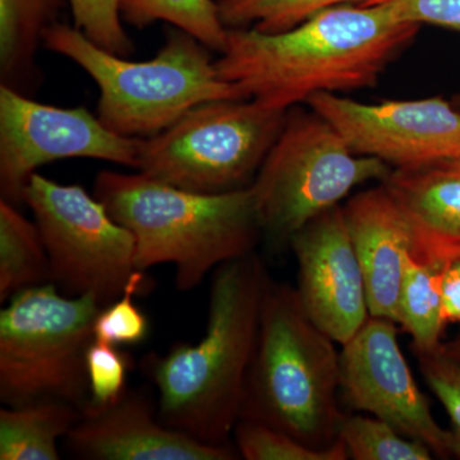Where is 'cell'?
<instances>
[{"instance_id": "6da1fadb", "label": "cell", "mask_w": 460, "mask_h": 460, "mask_svg": "<svg viewBox=\"0 0 460 460\" xmlns=\"http://www.w3.org/2000/svg\"><path fill=\"white\" fill-rule=\"evenodd\" d=\"M419 29L380 4L338 5L284 32L228 29L215 66L244 99L290 109L316 93L375 86Z\"/></svg>"}, {"instance_id": "7a4b0ae2", "label": "cell", "mask_w": 460, "mask_h": 460, "mask_svg": "<svg viewBox=\"0 0 460 460\" xmlns=\"http://www.w3.org/2000/svg\"><path fill=\"white\" fill-rule=\"evenodd\" d=\"M270 283L256 252L224 262L211 279L204 337L142 359L164 425L202 443L230 444L241 419Z\"/></svg>"}, {"instance_id": "3957f363", "label": "cell", "mask_w": 460, "mask_h": 460, "mask_svg": "<svg viewBox=\"0 0 460 460\" xmlns=\"http://www.w3.org/2000/svg\"><path fill=\"white\" fill-rule=\"evenodd\" d=\"M93 196L132 233L138 270L172 263L180 292L201 286L224 262L255 252L262 238L251 186L208 195L141 172L102 171Z\"/></svg>"}, {"instance_id": "277c9868", "label": "cell", "mask_w": 460, "mask_h": 460, "mask_svg": "<svg viewBox=\"0 0 460 460\" xmlns=\"http://www.w3.org/2000/svg\"><path fill=\"white\" fill-rule=\"evenodd\" d=\"M341 401L337 343L305 314L296 288L271 280L239 420L326 449L339 440Z\"/></svg>"}, {"instance_id": "5b68a950", "label": "cell", "mask_w": 460, "mask_h": 460, "mask_svg": "<svg viewBox=\"0 0 460 460\" xmlns=\"http://www.w3.org/2000/svg\"><path fill=\"white\" fill-rule=\"evenodd\" d=\"M44 48L72 60L95 81L96 115L126 137H153L202 102L244 99L217 74L213 50L174 26L166 30L156 56L144 62L109 53L62 22L45 33Z\"/></svg>"}, {"instance_id": "8992f818", "label": "cell", "mask_w": 460, "mask_h": 460, "mask_svg": "<svg viewBox=\"0 0 460 460\" xmlns=\"http://www.w3.org/2000/svg\"><path fill=\"white\" fill-rule=\"evenodd\" d=\"M93 296H68L53 283L16 293L0 313V399L9 407L90 402L86 354L102 310Z\"/></svg>"}, {"instance_id": "52a82bcc", "label": "cell", "mask_w": 460, "mask_h": 460, "mask_svg": "<svg viewBox=\"0 0 460 460\" xmlns=\"http://www.w3.org/2000/svg\"><path fill=\"white\" fill-rule=\"evenodd\" d=\"M393 168L359 155L316 111L296 105L251 184L262 237L271 247L290 239L314 217L341 205L356 187L383 181Z\"/></svg>"}, {"instance_id": "ba28073f", "label": "cell", "mask_w": 460, "mask_h": 460, "mask_svg": "<svg viewBox=\"0 0 460 460\" xmlns=\"http://www.w3.org/2000/svg\"><path fill=\"white\" fill-rule=\"evenodd\" d=\"M288 111L248 99L202 102L165 131L141 138L137 171L196 193L248 189Z\"/></svg>"}, {"instance_id": "9c48e42d", "label": "cell", "mask_w": 460, "mask_h": 460, "mask_svg": "<svg viewBox=\"0 0 460 460\" xmlns=\"http://www.w3.org/2000/svg\"><path fill=\"white\" fill-rule=\"evenodd\" d=\"M49 259L50 283L68 296H93L102 307L119 298L136 266L132 233L78 184L35 172L23 190Z\"/></svg>"}, {"instance_id": "30bf717a", "label": "cell", "mask_w": 460, "mask_h": 460, "mask_svg": "<svg viewBox=\"0 0 460 460\" xmlns=\"http://www.w3.org/2000/svg\"><path fill=\"white\" fill-rule=\"evenodd\" d=\"M141 138L118 135L84 107L41 104L0 86V193L23 204L39 168L63 159H95L137 169Z\"/></svg>"}, {"instance_id": "8fae6325", "label": "cell", "mask_w": 460, "mask_h": 460, "mask_svg": "<svg viewBox=\"0 0 460 460\" xmlns=\"http://www.w3.org/2000/svg\"><path fill=\"white\" fill-rule=\"evenodd\" d=\"M305 104L325 118L359 155L393 169L460 160V111L441 98L366 104L320 93Z\"/></svg>"}, {"instance_id": "7c38bea8", "label": "cell", "mask_w": 460, "mask_h": 460, "mask_svg": "<svg viewBox=\"0 0 460 460\" xmlns=\"http://www.w3.org/2000/svg\"><path fill=\"white\" fill-rule=\"evenodd\" d=\"M398 323L371 316L341 352V398L354 411L386 420L425 444L434 456H454L450 429L436 420L399 344Z\"/></svg>"}, {"instance_id": "4fadbf2b", "label": "cell", "mask_w": 460, "mask_h": 460, "mask_svg": "<svg viewBox=\"0 0 460 460\" xmlns=\"http://www.w3.org/2000/svg\"><path fill=\"white\" fill-rule=\"evenodd\" d=\"M289 247L298 265L296 290L305 314L335 343L347 344L371 314L343 205L305 224Z\"/></svg>"}, {"instance_id": "5bb4252c", "label": "cell", "mask_w": 460, "mask_h": 460, "mask_svg": "<svg viewBox=\"0 0 460 460\" xmlns=\"http://www.w3.org/2000/svg\"><path fill=\"white\" fill-rule=\"evenodd\" d=\"M69 452L93 460H235L233 445H211L169 428L145 390L127 389L105 405L87 402L65 438Z\"/></svg>"}, {"instance_id": "9a60e30c", "label": "cell", "mask_w": 460, "mask_h": 460, "mask_svg": "<svg viewBox=\"0 0 460 460\" xmlns=\"http://www.w3.org/2000/svg\"><path fill=\"white\" fill-rule=\"evenodd\" d=\"M343 211L365 277L371 316L396 323L405 257L413 248L407 217L384 183L352 196Z\"/></svg>"}, {"instance_id": "2e32d148", "label": "cell", "mask_w": 460, "mask_h": 460, "mask_svg": "<svg viewBox=\"0 0 460 460\" xmlns=\"http://www.w3.org/2000/svg\"><path fill=\"white\" fill-rule=\"evenodd\" d=\"M381 183L407 217L417 259L438 269L460 260V160L393 169Z\"/></svg>"}, {"instance_id": "e0dca14e", "label": "cell", "mask_w": 460, "mask_h": 460, "mask_svg": "<svg viewBox=\"0 0 460 460\" xmlns=\"http://www.w3.org/2000/svg\"><path fill=\"white\" fill-rule=\"evenodd\" d=\"M68 0H0V86L30 96L41 81L38 54Z\"/></svg>"}, {"instance_id": "ac0fdd59", "label": "cell", "mask_w": 460, "mask_h": 460, "mask_svg": "<svg viewBox=\"0 0 460 460\" xmlns=\"http://www.w3.org/2000/svg\"><path fill=\"white\" fill-rule=\"evenodd\" d=\"M81 411L65 402L41 401L0 410V459L59 460L65 440Z\"/></svg>"}, {"instance_id": "d6986e66", "label": "cell", "mask_w": 460, "mask_h": 460, "mask_svg": "<svg viewBox=\"0 0 460 460\" xmlns=\"http://www.w3.org/2000/svg\"><path fill=\"white\" fill-rule=\"evenodd\" d=\"M50 283L49 259L35 220L0 199V302L27 288Z\"/></svg>"}, {"instance_id": "ffe728a7", "label": "cell", "mask_w": 460, "mask_h": 460, "mask_svg": "<svg viewBox=\"0 0 460 460\" xmlns=\"http://www.w3.org/2000/svg\"><path fill=\"white\" fill-rule=\"evenodd\" d=\"M441 269L420 261L411 252L405 257L396 323L410 334L416 356L434 353L443 345L447 323L441 308Z\"/></svg>"}, {"instance_id": "44dd1931", "label": "cell", "mask_w": 460, "mask_h": 460, "mask_svg": "<svg viewBox=\"0 0 460 460\" xmlns=\"http://www.w3.org/2000/svg\"><path fill=\"white\" fill-rule=\"evenodd\" d=\"M123 22L145 29L157 21L190 33L215 53L226 49L228 29L217 0H119Z\"/></svg>"}, {"instance_id": "7402d4cb", "label": "cell", "mask_w": 460, "mask_h": 460, "mask_svg": "<svg viewBox=\"0 0 460 460\" xmlns=\"http://www.w3.org/2000/svg\"><path fill=\"white\" fill-rule=\"evenodd\" d=\"M368 2L371 0H217L226 29L252 27L263 33L295 29L325 9Z\"/></svg>"}, {"instance_id": "603a6c76", "label": "cell", "mask_w": 460, "mask_h": 460, "mask_svg": "<svg viewBox=\"0 0 460 460\" xmlns=\"http://www.w3.org/2000/svg\"><path fill=\"white\" fill-rule=\"evenodd\" d=\"M339 440L354 460H429L434 454L425 444L401 434L386 420L363 414H344Z\"/></svg>"}, {"instance_id": "cb8c5ba5", "label": "cell", "mask_w": 460, "mask_h": 460, "mask_svg": "<svg viewBox=\"0 0 460 460\" xmlns=\"http://www.w3.org/2000/svg\"><path fill=\"white\" fill-rule=\"evenodd\" d=\"M239 456L246 460H347V449L341 440L314 449L287 432L265 423L239 420L233 431Z\"/></svg>"}, {"instance_id": "d4e9b609", "label": "cell", "mask_w": 460, "mask_h": 460, "mask_svg": "<svg viewBox=\"0 0 460 460\" xmlns=\"http://www.w3.org/2000/svg\"><path fill=\"white\" fill-rule=\"evenodd\" d=\"M145 271H136L127 284L123 295L100 310L93 323V337L102 343L123 347L137 345L150 334V321L136 305L135 296L147 290Z\"/></svg>"}, {"instance_id": "484cf974", "label": "cell", "mask_w": 460, "mask_h": 460, "mask_svg": "<svg viewBox=\"0 0 460 460\" xmlns=\"http://www.w3.org/2000/svg\"><path fill=\"white\" fill-rule=\"evenodd\" d=\"M75 27L93 44L117 56L129 58L135 44L123 26L119 0H68Z\"/></svg>"}, {"instance_id": "4316f807", "label": "cell", "mask_w": 460, "mask_h": 460, "mask_svg": "<svg viewBox=\"0 0 460 460\" xmlns=\"http://www.w3.org/2000/svg\"><path fill=\"white\" fill-rule=\"evenodd\" d=\"M86 366L93 404L113 402L128 389L127 380L133 361L119 347L93 341L87 350Z\"/></svg>"}, {"instance_id": "83f0119b", "label": "cell", "mask_w": 460, "mask_h": 460, "mask_svg": "<svg viewBox=\"0 0 460 460\" xmlns=\"http://www.w3.org/2000/svg\"><path fill=\"white\" fill-rule=\"evenodd\" d=\"M416 357L422 377L449 416L454 456L460 459V363L447 356L441 348L434 353Z\"/></svg>"}, {"instance_id": "f1b7e54d", "label": "cell", "mask_w": 460, "mask_h": 460, "mask_svg": "<svg viewBox=\"0 0 460 460\" xmlns=\"http://www.w3.org/2000/svg\"><path fill=\"white\" fill-rule=\"evenodd\" d=\"M366 4L383 5L399 22L460 31V0H371Z\"/></svg>"}, {"instance_id": "f546056e", "label": "cell", "mask_w": 460, "mask_h": 460, "mask_svg": "<svg viewBox=\"0 0 460 460\" xmlns=\"http://www.w3.org/2000/svg\"><path fill=\"white\" fill-rule=\"evenodd\" d=\"M440 296L445 323H460V260L441 269Z\"/></svg>"}, {"instance_id": "4dcf8cb0", "label": "cell", "mask_w": 460, "mask_h": 460, "mask_svg": "<svg viewBox=\"0 0 460 460\" xmlns=\"http://www.w3.org/2000/svg\"><path fill=\"white\" fill-rule=\"evenodd\" d=\"M441 349H443L447 356L452 357V358L460 363V334L456 335L452 341H447V343H443Z\"/></svg>"}, {"instance_id": "1f68e13d", "label": "cell", "mask_w": 460, "mask_h": 460, "mask_svg": "<svg viewBox=\"0 0 460 460\" xmlns=\"http://www.w3.org/2000/svg\"><path fill=\"white\" fill-rule=\"evenodd\" d=\"M456 108H458V109H459V111H460V98H459V100H458V105H456Z\"/></svg>"}]
</instances>
